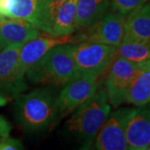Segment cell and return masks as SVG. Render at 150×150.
Segmentation results:
<instances>
[{
	"mask_svg": "<svg viewBox=\"0 0 150 150\" xmlns=\"http://www.w3.org/2000/svg\"><path fill=\"white\" fill-rule=\"evenodd\" d=\"M14 98L17 121L28 134L42 133L57 120V97L48 88H36L28 93H21Z\"/></svg>",
	"mask_w": 150,
	"mask_h": 150,
	"instance_id": "1",
	"label": "cell"
},
{
	"mask_svg": "<svg viewBox=\"0 0 150 150\" xmlns=\"http://www.w3.org/2000/svg\"><path fill=\"white\" fill-rule=\"evenodd\" d=\"M28 80L43 85L63 86L81 76L72 54L71 43L52 48L25 74Z\"/></svg>",
	"mask_w": 150,
	"mask_h": 150,
	"instance_id": "2",
	"label": "cell"
},
{
	"mask_svg": "<svg viewBox=\"0 0 150 150\" xmlns=\"http://www.w3.org/2000/svg\"><path fill=\"white\" fill-rule=\"evenodd\" d=\"M110 110L111 107L105 89L97 90L90 99L73 112L65 123V129L80 144L83 149H87L93 143Z\"/></svg>",
	"mask_w": 150,
	"mask_h": 150,
	"instance_id": "3",
	"label": "cell"
},
{
	"mask_svg": "<svg viewBox=\"0 0 150 150\" xmlns=\"http://www.w3.org/2000/svg\"><path fill=\"white\" fill-rule=\"evenodd\" d=\"M72 54L81 74L99 77L117 57V47L103 43L78 42L71 43Z\"/></svg>",
	"mask_w": 150,
	"mask_h": 150,
	"instance_id": "4",
	"label": "cell"
},
{
	"mask_svg": "<svg viewBox=\"0 0 150 150\" xmlns=\"http://www.w3.org/2000/svg\"><path fill=\"white\" fill-rule=\"evenodd\" d=\"M98 79L95 75L81 74L78 79L65 84L56 98L57 120L73 113L95 94Z\"/></svg>",
	"mask_w": 150,
	"mask_h": 150,
	"instance_id": "5",
	"label": "cell"
},
{
	"mask_svg": "<svg viewBox=\"0 0 150 150\" xmlns=\"http://www.w3.org/2000/svg\"><path fill=\"white\" fill-rule=\"evenodd\" d=\"M126 17L116 11L107 13L101 19L74 36L75 43L91 42L118 47L124 36Z\"/></svg>",
	"mask_w": 150,
	"mask_h": 150,
	"instance_id": "6",
	"label": "cell"
},
{
	"mask_svg": "<svg viewBox=\"0 0 150 150\" xmlns=\"http://www.w3.org/2000/svg\"><path fill=\"white\" fill-rule=\"evenodd\" d=\"M139 64L116 57L109 66L105 81V92L112 107H119L126 100L127 93Z\"/></svg>",
	"mask_w": 150,
	"mask_h": 150,
	"instance_id": "7",
	"label": "cell"
},
{
	"mask_svg": "<svg viewBox=\"0 0 150 150\" xmlns=\"http://www.w3.org/2000/svg\"><path fill=\"white\" fill-rule=\"evenodd\" d=\"M129 110V108H122L108 114L94 139L96 149H129L125 136V122Z\"/></svg>",
	"mask_w": 150,
	"mask_h": 150,
	"instance_id": "8",
	"label": "cell"
},
{
	"mask_svg": "<svg viewBox=\"0 0 150 150\" xmlns=\"http://www.w3.org/2000/svg\"><path fill=\"white\" fill-rule=\"evenodd\" d=\"M75 43V38L73 35L64 37H56L50 34L48 36L38 35L35 38L29 40L22 46L19 52L17 71L18 79L24 81L26 72L52 48L63 43Z\"/></svg>",
	"mask_w": 150,
	"mask_h": 150,
	"instance_id": "9",
	"label": "cell"
},
{
	"mask_svg": "<svg viewBox=\"0 0 150 150\" xmlns=\"http://www.w3.org/2000/svg\"><path fill=\"white\" fill-rule=\"evenodd\" d=\"M125 136L129 149L145 150L150 147V110L129 108L125 122Z\"/></svg>",
	"mask_w": 150,
	"mask_h": 150,
	"instance_id": "10",
	"label": "cell"
},
{
	"mask_svg": "<svg viewBox=\"0 0 150 150\" xmlns=\"http://www.w3.org/2000/svg\"><path fill=\"white\" fill-rule=\"evenodd\" d=\"M23 45L4 48L0 52V89L16 96L28 88L25 81L18 79V61Z\"/></svg>",
	"mask_w": 150,
	"mask_h": 150,
	"instance_id": "11",
	"label": "cell"
},
{
	"mask_svg": "<svg viewBox=\"0 0 150 150\" xmlns=\"http://www.w3.org/2000/svg\"><path fill=\"white\" fill-rule=\"evenodd\" d=\"M0 16L27 21L43 32V0H0Z\"/></svg>",
	"mask_w": 150,
	"mask_h": 150,
	"instance_id": "12",
	"label": "cell"
},
{
	"mask_svg": "<svg viewBox=\"0 0 150 150\" xmlns=\"http://www.w3.org/2000/svg\"><path fill=\"white\" fill-rule=\"evenodd\" d=\"M40 30L27 21L0 16V46L2 48L23 45L39 35Z\"/></svg>",
	"mask_w": 150,
	"mask_h": 150,
	"instance_id": "13",
	"label": "cell"
},
{
	"mask_svg": "<svg viewBox=\"0 0 150 150\" xmlns=\"http://www.w3.org/2000/svg\"><path fill=\"white\" fill-rule=\"evenodd\" d=\"M125 101L137 107H143L150 103V59L139 64Z\"/></svg>",
	"mask_w": 150,
	"mask_h": 150,
	"instance_id": "14",
	"label": "cell"
},
{
	"mask_svg": "<svg viewBox=\"0 0 150 150\" xmlns=\"http://www.w3.org/2000/svg\"><path fill=\"white\" fill-rule=\"evenodd\" d=\"M124 36L150 43V0L127 15Z\"/></svg>",
	"mask_w": 150,
	"mask_h": 150,
	"instance_id": "15",
	"label": "cell"
},
{
	"mask_svg": "<svg viewBox=\"0 0 150 150\" xmlns=\"http://www.w3.org/2000/svg\"><path fill=\"white\" fill-rule=\"evenodd\" d=\"M111 0H79L75 19L76 30H83L108 13Z\"/></svg>",
	"mask_w": 150,
	"mask_h": 150,
	"instance_id": "16",
	"label": "cell"
},
{
	"mask_svg": "<svg viewBox=\"0 0 150 150\" xmlns=\"http://www.w3.org/2000/svg\"><path fill=\"white\" fill-rule=\"evenodd\" d=\"M79 0H66L57 11L49 34L56 37L73 35Z\"/></svg>",
	"mask_w": 150,
	"mask_h": 150,
	"instance_id": "17",
	"label": "cell"
},
{
	"mask_svg": "<svg viewBox=\"0 0 150 150\" xmlns=\"http://www.w3.org/2000/svg\"><path fill=\"white\" fill-rule=\"evenodd\" d=\"M117 57L139 64L150 59V43L123 36L117 47Z\"/></svg>",
	"mask_w": 150,
	"mask_h": 150,
	"instance_id": "18",
	"label": "cell"
},
{
	"mask_svg": "<svg viewBox=\"0 0 150 150\" xmlns=\"http://www.w3.org/2000/svg\"><path fill=\"white\" fill-rule=\"evenodd\" d=\"M66 0H43V33L49 34L57 11Z\"/></svg>",
	"mask_w": 150,
	"mask_h": 150,
	"instance_id": "19",
	"label": "cell"
},
{
	"mask_svg": "<svg viewBox=\"0 0 150 150\" xmlns=\"http://www.w3.org/2000/svg\"><path fill=\"white\" fill-rule=\"evenodd\" d=\"M149 0H111L112 9L124 15L139 8Z\"/></svg>",
	"mask_w": 150,
	"mask_h": 150,
	"instance_id": "20",
	"label": "cell"
},
{
	"mask_svg": "<svg viewBox=\"0 0 150 150\" xmlns=\"http://www.w3.org/2000/svg\"><path fill=\"white\" fill-rule=\"evenodd\" d=\"M23 149V145L18 139L10 138L9 136L1 138L0 139V150H21Z\"/></svg>",
	"mask_w": 150,
	"mask_h": 150,
	"instance_id": "21",
	"label": "cell"
},
{
	"mask_svg": "<svg viewBox=\"0 0 150 150\" xmlns=\"http://www.w3.org/2000/svg\"><path fill=\"white\" fill-rule=\"evenodd\" d=\"M12 129L10 123L4 116L0 115V138L9 136Z\"/></svg>",
	"mask_w": 150,
	"mask_h": 150,
	"instance_id": "22",
	"label": "cell"
},
{
	"mask_svg": "<svg viewBox=\"0 0 150 150\" xmlns=\"http://www.w3.org/2000/svg\"><path fill=\"white\" fill-rule=\"evenodd\" d=\"M8 102V97L7 96L6 93L0 89V107H4Z\"/></svg>",
	"mask_w": 150,
	"mask_h": 150,
	"instance_id": "23",
	"label": "cell"
},
{
	"mask_svg": "<svg viewBox=\"0 0 150 150\" xmlns=\"http://www.w3.org/2000/svg\"><path fill=\"white\" fill-rule=\"evenodd\" d=\"M2 49H3V48H2V47L0 46V52H1V50H2Z\"/></svg>",
	"mask_w": 150,
	"mask_h": 150,
	"instance_id": "24",
	"label": "cell"
},
{
	"mask_svg": "<svg viewBox=\"0 0 150 150\" xmlns=\"http://www.w3.org/2000/svg\"><path fill=\"white\" fill-rule=\"evenodd\" d=\"M0 139H1V138H0Z\"/></svg>",
	"mask_w": 150,
	"mask_h": 150,
	"instance_id": "25",
	"label": "cell"
}]
</instances>
